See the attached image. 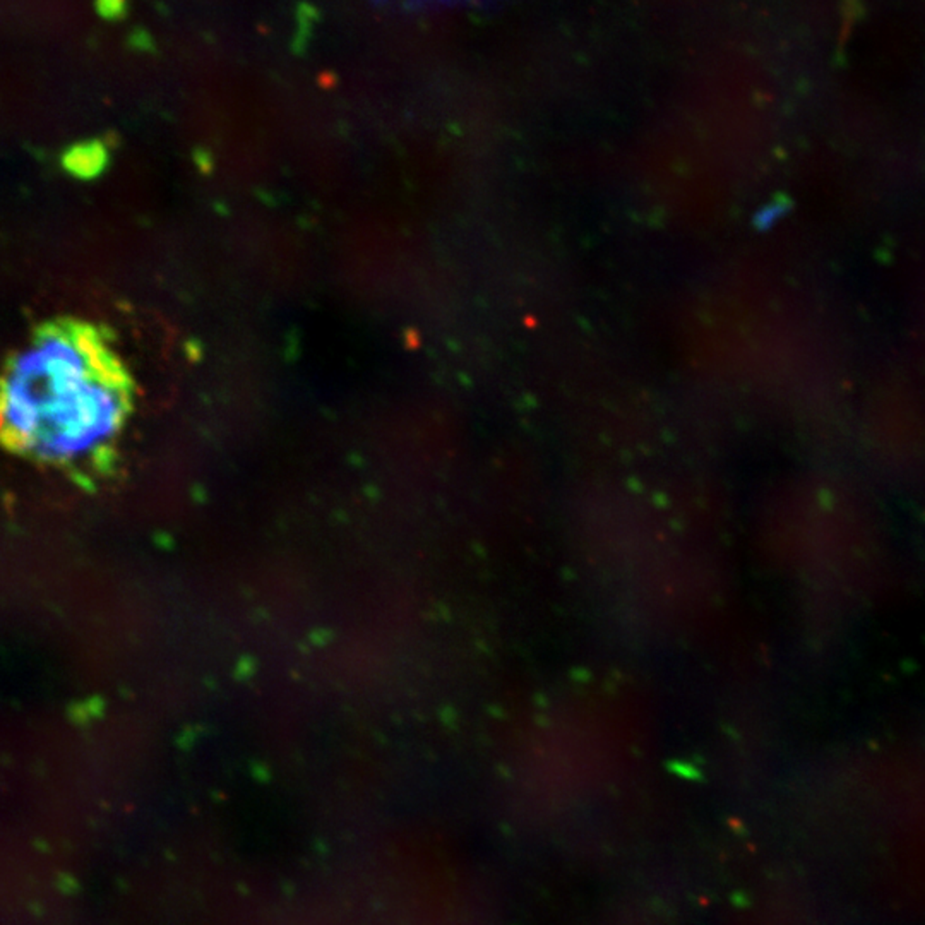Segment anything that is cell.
Returning <instances> with one entry per match:
<instances>
[{
    "mask_svg": "<svg viewBox=\"0 0 925 925\" xmlns=\"http://www.w3.org/2000/svg\"><path fill=\"white\" fill-rule=\"evenodd\" d=\"M134 405V386L110 336L59 319L38 326L7 362L2 438L16 455L71 475L112 461Z\"/></svg>",
    "mask_w": 925,
    "mask_h": 925,
    "instance_id": "6da1fadb",
    "label": "cell"
}]
</instances>
